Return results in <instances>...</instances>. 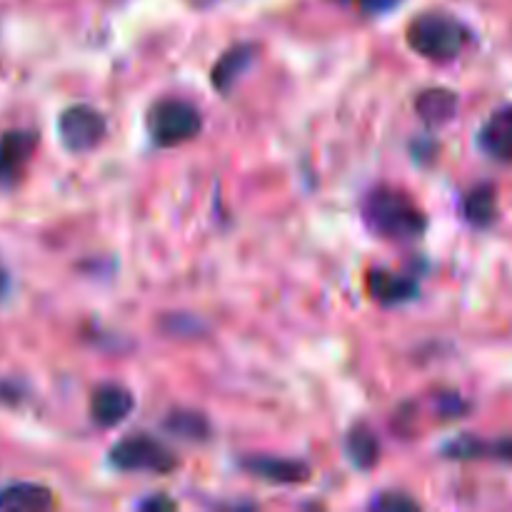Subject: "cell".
Here are the masks:
<instances>
[{
    "mask_svg": "<svg viewBox=\"0 0 512 512\" xmlns=\"http://www.w3.org/2000/svg\"><path fill=\"white\" fill-rule=\"evenodd\" d=\"M363 218L373 233L390 240H415L428 228L423 208L405 190L380 185L363 203Z\"/></svg>",
    "mask_w": 512,
    "mask_h": 512,
    "instance_id": "1",
    "label": "cell"
},
{
    "mask_svg": "<svg viewBox=\"0 0 512 512\" xmlns=\"http://www.w3.org/2000/svg\"><path fill=\"white\" fill-rule=\"evenodd\" d=\"M470 40L468 28L448 13H423L408 25V45L423 58L448 63Z\"/></svg>",
    "mask_w": 512,
    "mask_h": 512,
    "instance_id": "2",
    "label": "cell"
},
{
    "mask_svg": "<svg viewBox=\"0 0 512 512\" xmlns=\"http://www.w3.org/2000/svg\"><path fill=\"white\" fill-rule=\"evenodd\" d=\"M148 133L160 148H175L195 135L203 128V115L193 103L183 98H163L150 105L148 110Z\"/></svg>",
    "mask_w": 512,
    "mask_h": 512,
    "instance_id": "3",
    "label": "cell"
},
{
    "mask_svg": "<svg viewBox=\"0 0 512 512\" xmlns=\"http://www.w3.org/2000/svg\"><path fill=\"white\" fill-rule=\"evenodd\" d=\"M108 463L120 473H150V475H168L180 465L173 450L150 435L138 433L118 440L110 448Z\"/></svg>",
    "mask_w": 512,
    "mask_h": 512,
    "instance_id": "4",
    "label": "cell"
},
{
    "mask_svg": "<svg viewBox=\"0 0 512 512\" xmlns=\"http://www.w3.org/2000/svg\"><path fill=\"white\" fill-rule=\"evenodd\" d=\"M108 133V120L93 105H70L58 118L60 143L70 153H88L98 148Z\"/></svg>",
    "mask_w": 512,
    "mask_h": 512,
    "instance_id": "5",
    "label": "cell"
},
{
    "mask_svg": "<svg viewBox=\"0 0 512 512\" xmlns=\"http://www.w3.org/2000/svg\"><path fill=\"white\" fill-rule=\"evenodd\" d=\"M38 150L35 130H8L0 135V188H15L23 180Z\"/></svg>",
    "mask_w": 512,
    "mask_h": 512,
    "instance_id": "6",
    "label": "cell"
},
{
    "mask_svg": "<svg viewBox=\"0 0 512 512\" xmlns=\"http://www.w3.org/2000/svg\"><path fill=\"white\" fill-rule=\"evenodd\" d=\"M135 398L128 388L118 383L98 385L90 398V418L100 428H115L133 413Z\"/></svg>",
    "mask_w": 512,
    "mask_h": 512,
    "instance_id": "7",
    "label": "cell"
},
{
    "mask_svg": "<svg viewBox=\"0 0 512 512\" xmlns=\"http://www.w3.org/2000/svg\"><path fill=\"white\" fill-rule=\"evenodd\" d=\"M245 473L255 475L260 480H268L275 485H295L305 483L310 478V465L293 458H275V455H250L240 460Z\"/></svg>",
    "mask_w": 512,
    "mask_h": 512,
    "instance_id": "8",
    "label": "cell"
},
{
    "mask_svg": "<svg viewBox=\"0 0 512 512\" xmlns=\"http://www.w3.org/2000/svg\"><path fill=\"white\" fill-rule=\"evenodd\" d=\"M478 143L490 158L503 160L508 163L512 160V105L495 110L478 133Z\"/></svg>",
    "mask_w": 512,
    "mask_h": 512,
    "instance_id": "9",
    "label": "cell"
},
{
    "mask_svg": "<svg viewBox=\"0 0 512 512\" xmlns=\"http://www.w3.org/2000/svg\"><path fill=\"white\" fill-rule=\"evenodd\" d=\"M443 455L450 460H508L512 463V438L500 440H480L473 435H460V438L450 440L443 448Z\"/></svg>",
    "mask_w": 512,
    "mask_h": 512,
    "instance_id": "10",
    "label": "cell"
},
{
    "mask_svg": "<svg viewBox=\"0 0 512 512\" xmlns=\"http://www.w3.org/2000/svg\"><path fill=\"white\" fill-rule=\"evenodd\" d=\"M368 293L380 305H403L418 298V280L390 270H373L368 275Z\"/></svg>",
    "mask_w": 512,
    "mask_h": 512,
    "instance_id": "11",
    "label": "cell"
},
{
    "mask_svg": "<svg viewBox=\"0 0 512 512\" xmlns=\"http://www.w3.org/2000/svg\"><path fill=\"white\" fill-rule=\"evenodd\" d=\"M55 505L53 490L38 483H10L0 488V510L43 512Z\"/></svg>",
    "mask_w": 512,
    "mask_h": 512,
    "instance_id": "12",
    "label": "cell"
},
{
    "mask_svg": "<svg viewBox=\"0 0 512 512\" xmlns=\"http://www.w3.org/2000/svg\"><path fill=\"white\" fill-rule=\"evenodd\" d=\"M255 50L258 48L253 43H238L220 55L218 63L213 65V75H210V80H213V85L220 93L228 95L233 90L235 80L253 65Z\"/></svg>",
    "mask_w": 512,
    "mask_h": 512,
    "instance_id": "13",
    "label": "cell"
},
{
    "mask_svg": "<svg viewBox=\"0 0 512 512\" xmlns=\"http://www.w3.org/2000/svg\"><path fill=\"white\" fill-rule=\"evenodd\" d=\"M415 110L425 125L440 128L458 113V95L448 88H428L415 98Z\"/></svg>",
    "mask_w": 512,
    "mask_h": 512,
    "instance_id": "14",
    "label": "cell"
},
{
    "mask_svg": "<svg viewBox=\"0 0 512 512\" xmlns=\"http://www.w3.org/2000/svg\"><path fill=\"white\" fill-rule=\"evenodd\" d=\"M345 455H348L350 463L360 470H370L378 465L380 440L370 425L358 423L350 428L348 438H345Z\"/></svg>",
    "mask_w": 512,
    "mask_h": 512,
    "instance_id": "15",
    "label": "cell"
},
{
    "mask_svg": "<svg viewBox=\"0 0 512 512\" xmlns=\"http://www.w3.org/2000/svg\"><path fill=\"white\" fill-rule=\"evenodd\" d=\"M463 215L475 228H490L498 215V195H495L493 185L483 183L468 190V195L463 198Z\"/></svg>",
    "mask_w": 512,
    "mask_h": 512,
    "instance_id": "16",
    "label": "cell"
},
{
    "mask_svg": "<svg viewBox=\"0 0 512 512\" xmlns=\"http://www.w3.org/2000/svg\"><path fill=\"white\" fill-rule=\"evenodd\" d=\"M165 430L178 438L190 440V443H200V440L210 438V423L203 413L198 410H173L165 418Z\"/></svg>",
    "mask_w": 512,
    "mask_h": 512,
    "instance_id": "17",
    "label": "cell"
},
{
    "mask_svg": "<svg viewBox=\"0 0 512 512\" xmlns=\"http://www.w3.org/2000/svg\"><path fill=\"white\" fill-rule=\"evenodd\" d=\"M370 508L400 512V510H420V503L405 493H383V495H378L373 503H370Z\"/></svg>",
    "mask_w": 512,
    "mask_h": 512,
    "instance_id": "18",
    "label": "cell"
},
{
    "mask_svg": "<svg viewBox=\"0 0 512 512\" xmlns=\"http://www.w3.org/2000/svg\"><path fill=\"white\" fill-rule=\"evenodd\" d=\"M358 3V8L363 10L365 15H383L388 13V10L398 8L403 0H355Z\"/></svg>",
    "mask_w": 512,
    "mask_h": 512,
    "instance_id": "19",
    "label": "cell"
},
{
    "mask_svg": "<svg viewBox=\"0 0 512 512\" xmlns=\"http://www.w3.org/2000/svg\"><path fill=\"white\" fill-rule=\"evenodd\" d=\"M138 508L140 510H175V508H178V503H175V500H170L168 495L158 493V495H153V498H148V500H140Z\"/></svg>",
    "mask_w": 512,
    "mask_h": 512,
    "instance_id": "20",
    "label": "cell"
},
{
    "mask_svg": "<svg viewBox=\"0 0 512 512\" xmlns=\"http://www.w3.org/2000/svg\"><path fill=\"white\" fill-rule=\"evenodd\" d=\"M18 395L20 390L15 388V385L0 383V400H3V403H13V400H18Z\"/></svg>",
    "mask_w": 512,
    "mask_h": 512,
    "instance_id": "21",
    "label": "cell"
},
{
    "mask_svg": "<svg viewBox=\"0 0 512 512\" xmlns=\"http://www.w3.org/2000/svg\"><path fill=\"white\" fill-rule=\"evenodd\" d=\"M8 288H10V275H8V268L3 265V260H0V298L8 293Z\"/></svg>",
    "mask_w": 512,
    "mask_h": 512,
    "instance_id": "22",
    "label": "cell"
},
{
    "mask_svg": "<svg viewBox=\"0 0 512 512\" xmlns=\"http://www.w3.org/2000/svg\"><path fill=\"white\" fill-rule=\"evenodd\" d=\"M200 5H210V3H215V0H198Z\"/></svg>",
    "mask_w": 512,
    "mask_h": 512,
    "instance_id": "23",
    "label": "cell"
}]
</instances>
